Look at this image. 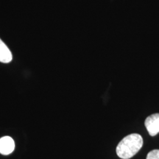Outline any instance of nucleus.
Masks as SVG:
<instances>
[{"instance_id": "1", "label": "nucleus", "mask_w": 159, "mask_h": 159, "mask_svg": "<svg viewBox=\"0 0 159 159\" xmlns=\"http://www.w3.org/2000/svg\"><path fill=\"white\" fill-rule=\"evenodd\" d=\"M142 145V136L137 134L128 135L119 143L116 148L117 156L122 159L132 158L141 150Z\"/></svg>"}, {"instance_id": "2", "label": "nucleus", "mask_w": 159, "mask_h": 159, "mask_svg": "<svg viewBox=\"0 0 159 159\" xmlns=\"http://www.w3.org/2000/svg\"><path fill=\"white\" fill-rule=\"evenodd\" d=\"M145 127L151 136H155L159 133V114H154L145 119Z\"/></svg>"}, {"instance_id": "3", "label": "nucleus", "mask_w": 159, "mask_h": 159, "mask_svg": "<svg viewBox=\"0 0 159 159\" xmlns=\"http://www.w3.org/2000/svg\"><path fill=\"white\" fill-rule=\"evenodd\" d=\"M15 150L14 140L10 136H4L0 139V153L7 156Z\"/></svg>"}, {"instance_id": "4", "label": "nucleus", "mask_w": 159, "mask_h": 159, "mask_svg": "<svg viewBox=\"0 0 159 159\" xmlns=\"http://www.w3.org/2000/svg\"><path fill=\"white\" fill-rule=\"evenodd\" d=\"M13 60V55L7 46L0 39V62L8 63Z\"/></svg>"}, {"instance_id": "5", "label": "nucleus", "mask_w": 159, "mask_h": 159, "mask_svg": "<svg viewBox=\"0 0 159 159\" xmlns=\"http://www.w3.org/2000/svg\"><path fill=\"white\" fill-rule=\"evenodd\" d=\"M146 159H159V150L150 151L147 156Z\"/></svg>"}]
</instances>
